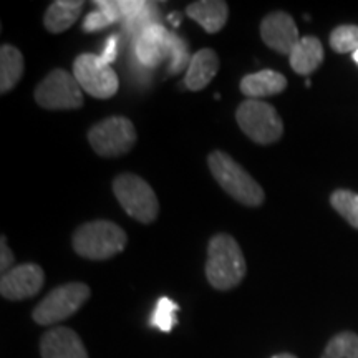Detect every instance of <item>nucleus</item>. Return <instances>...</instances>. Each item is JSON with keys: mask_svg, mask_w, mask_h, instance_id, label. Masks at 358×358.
Instances as JSON below:
<instances>
[{"mask_svg": "<svg viewBox=\"0 0 358 358\" xmlns=\"http://www.w3.org/2000/svg\"><path fill=\"white\" fill-rule=\"evenodd\" d=\"M113 192L128 216L143 224L156 221L159 214V203L153 187L145 179L131 173L118 174L113 181Z\"/></svg>", "mask_w": 358, "mask_h": 358, "instance_id": "obj_4", "label": "nucleus"}, {"mask_svg": "<svg viewBox=\"0 0 358 358\" xmlns=\"http://www.w3.org/2000/svg\"><path fill=\"white\" fill-rule=\"evenodd\" d=\"M35 100L47 110H77L83 106V90L73 73L57 69L38 83Z\"/></svg>", "mask_w": 358, "mask_h": 358, "instance_id": "obj_8", "label": "nucleus"}, {"mask_svg": "<svg viewBox=\"0 0 358 358\" xmlns=\"http://www.w3.org/2000/svg\"><path fill=\"white\" fill-rule=\"evenodd\" d=\"M352 60H353V62H355V64L358 65V50H357V52H353V53H352Z\"/></svg>", "mask_w": 358, "mask_h": 358, "instance_id": "obj_31", "label": "nucleus"}, {"mask_svg": "<svg viewBox=\"0 0 358 358\" xmlns=\"http://www.w3.org/2000/svg\"><path fill=\"white\" fill-rule=\"evenodd\" d=\"M24 75V57L13 45H2L0 48V93L6 95L17 87Z\"/></svg>", "mask_w": 358, "mask_h": 358, "instance_id": "obj_19", "label": "nucleus"}, {"mask_svg": "<svg viewBox=\"0 0 358 358\" xmlns=\"http://www.w3.org/2000/svg\"><path fill=\"white\" fill-rule=\"evenodd\" d=\"M208 164L217 185L237 203L249 208H257L264 203L266 194L261 185L229 155L224 151H213L208 158Z\"/></svg>", "mask_w": 358, "mask_h": 358, "instance_id": "obj_3", "label": "nucleus"}, {"mask_svg": "<svg viewBox=\"0 0 358 358\" xmlns=\"http://www.w3.org/2000/svg\"><path fill=\"white\" fill-rule=\"evenodd\" d=\"M92 295V290L83 282H70L58 285L34 308L32 319L38 325H55L77 313Z\"/></svg>", "mask_w": 358, "mask_h": 358, "instance_id": "obj_6", "label": "nucleus"}, {"mask_svg": "<svg viewBox=\"0 0 358 358\" xmlns=\"http://www.w3.org/2000/svg\"><path fill=\"white\" fill-rule=\"evenodd\" d=\"M158 20H159L158 7H156L155 3L146 2L140 10L134 12L131 17H128L123 24H124V29H127V32L134 34L138 37V35H140L143 30H146L148 27L159 24Z\"/></svg>", "mask_w": 358, "mask_h": 358, "instance_id": "obj_24", "label": "nucleus"}, {"mask_svg": "<svg viewBox=\"0 0 358 358\" xmlns=\"http://www.w3.org/2000/svg\"><path fill=\"white\" fill-rule=\"evenodd\" d=\"M248 272L241 245L229 234L219 232L211 237L208 245L206 277L217 290H231L243 282Z\"/></svg>", "mask_w": 358, "mask_h": 358, "instance_id": "obj_1", "label": "nucleus"}, {"mask_svg": "<svg viewBox=\"0 0 358 358\" xmlns=\"http://www.w3.org/2000/svg\"><path fill=\"white\" fill-rule=\"evenodd\" d=\"M290 66L295 73L310 75L324 62V47L317 37H302L289 55Z\"/></svg>", "mask_w": 358, "mask_h": 358, "instance_id": "obj_17", "label": "nucleus"}, {"mask_svg": "<svg viewBox=\"0 0 358 358\" xmlns=\"http://www.w3.org/2000/svg\"><path fill=\"white\" fill-rule=\"evenodd\" d=\"M169 19H171L174 25L181 24V13H171V15H169Z\"/></svg>", "mask_w": 358, "mask_h": 358, "instance_id": "obj_29", "label": "nucleus"}, {"mask_svg": "<svg viewBox=\"0 0 358 358\" xmlns=\"http://www.w3.org/2000/svg\"><path fill=\"white\" fill-rule=\"evenodd\" d=\"M189 19L203 27L208 34H217L226 25L229 17V8L222 0H199L186 7Z\"/></svg>", "mask_w": 358, "mask_h": 358, "instance_id": "obj_16", "label": "nucleus"}, {"mask_svg": "<svg viewBox=\"0 0 358 358\" xmlns=\"http://www.w3.org/2000/svg\"><path fill=\"white\" fill-rule=\"evenodd\" d=\"M322 358H358V335L342 332L330 340Z\"/></svg>", "mask_w": 358, "mask_h": 358, "instance_id": "obj_21", "label": "nucleus"}, {"mask_svg": "<svg viewBox=\"0 0 358 358\" xmlns=\"http://www.w3.org/2000/svg\"><path fill=\"white\" fill-rule=\"evenodd\" d=\"M169 66L168 73L176 75L182 73V71L187 70V66L191 64V55L189 50H187V43L182 37H179L178 34H174L169 30Z\"/></svg>", "mask_w": 358, "mask_h": 358, "instance_id": "obj_22", "label": "nucleus"}, {"mask_svg": "<svg viewBox=\"0 0 358 358\" xmlns=\"http://www.w3.org/2000/svg\"><path fill=\"white\" fill-rule=\"evenodd\" d=\"M261 37L268 48L287 57L302 38L299 35L294 19L285 12H272L267 17H264L261 24Z\"/></svg>", "mask_w": 358, "mask_h": 358, "instance_id": "obj_11", "label": "nucleus"}, {"mask_svg": "<svg viewBox=\"0 0 358 358\" xmlns=\"http://www.w3.org/2000/svg\"><path fill=\"white\" fill-rule=\"evenodd\" d=\"M116 24V19L105 8H96V10L90 12L83 20V30L88 34L98 32V30L106 29V27Z\"/></svg>", "mask_w": 358, "mask_h": 358, "instance_id": "obj_26", "label": "nucleus"}, {"mask_svg": "<svg viewBox=\"0 0 358 358\" xmlns=\"http://www.w3.org/2000/svg\"><path fill=\"white\" fill-rule=\"evenodd\" d=\"M13 259L15 257H13V252L7 245V237L2 236V239H0V271H2V274H7L10 271Z\"/></svg>", "mask_w": 358, "mask_h": 358, "instance_id": "obj_28", "label": "nucleus"}, {"mask_svg": "<svg viewBox=\"0 0 358 358\" xmlns=\"http://www.w3.org/2000/svg\"><path fill=\"white\" fill-rule=\"evenodd\" d=\"M330 204L352 227L358 229V194L348 189H337L330 196Z\"/></svg>", "mask_w": 358, "mask_h": 358, "instance_id": "obj_20", "label": "nucleus"}, {"mask_svg": "<svg viewBox=\"0 0 358 358\" xmlns=\"http://www.w3.org/2000/svg\"><path fill=\"white\" fill-rule=\"evenodd\" d=\"M45 272L38 264H20L12 267L0 279V294L7 301H25L37 295L43 287Z\"/></svg>", "mask_w": 358, "mask_h": 358, "instance_id": "obj_10", "label": "nucleus"}, {"mask_svg": "<svg viewBox=\"0 0 358 358\" xmlns=\"http://www.w3.org/2000/svg\"><path fill=\"white\" fill-rule=\"evenodd\" d=\"M271 358H297V357L292 355V353H277V355L271 357Z\"/></svg>", "mask_w": 358, "mask_h": 358, "instance_id": "obj_30", "label": "nucleus"}, {"mask_svg": "<svg viewBox=\"0 0 358 358\" xmlns=\"http://www.w3.org/2000/svg\"><path fill=\"white\" fill-rule=\"evenodd\" d=\"M73 77L83 92L98 100H108L116 95L120 80L113 66L103 65L100 57L93 53L78 55L73 62Z\"/></svg>", "mask_w": 358, "mask_h": 358, "instance_id": "obj_9", "label": "nucleus"}, {"mask_svg": "<svg viewBox=\"0 0 358 358\" xmlns=\"http://www.w3.org/2000/svg\"><path fill=\"white\" fill-rule=\"evenodd\" d=\"M178 310L179 306L176 302H173L169 297H161L158 303H156L153 315H151V325L161 330V332H171L173 327L178 324Z\"/></svg>", "mask_w": 358, "mask_h": 358, "instance_id": "obj_23", "label": "nucleus"}, {"mask_svg": "<svg viewBox=\"0 0 358 358\" xmlns=\"http://www.w3.org/2000/svg\"><path fill=\"white\" fill-rule=\"evenodd\" d=\"M127 232L118 224L105 221V219L82 224L71 239L75 252L90 261L111 259L127 248Z\"/></svg>", "mask_w": 358, "mask_h": 358, "instance_id": "obj_2", "label": "nucleus"}, {"mask_svg": "<svg viewBox=\"0 0 358 358\" xmlns=\"http://www.w3.org/2000/svg\"><path fill=\"white\" fill-rule=\"evenodd\" d=\"M330 47L337 53L358 50V25H340L330 34Z\"/></svg>", "mask_w": 358, "mask_h": 358, "instance_id": "obj_25", "label": "nucleus"}, {"mask_svg": "<svg viewBox=\"0 0 358 358\" xmlns=\"http://www.w3.org/2000/svg\"><path fill=\"white\" fill-rule=\"evenodd\" d=\"M169 30L164 25L156 24L148 27L134 40V55L146 69H155L169 58Z\"/></svg>", "mask_w": 358, "mask_h": 358, "instance_id": "obj_12", "label": "nucleus"}, {"mask_svg": "<svg viewBox=\"0 0 358 358\" xmlns=\"http://www.w3.org/2000/svg\"><path fill=\"white\" fill-rule=\"evenodd\" d=\"M93 151L103 158H115L128 153L136 143V129L127 116H110L88 131Z\"/></svg>", "mask_w": 358, "mask_h": 358, "instance_id": "obj_7", "label": "nucleus"}, {"mask_svg": "<svg viewBox=\"0 0 358 358\" xmlns=\"http://www.w3.org/2000/svg\"><path fill=\"white\" fill-rule=\"evenodd\" d=\"M85 3L82 0H57L47 8L43 17L45 29L50 34H62L69 30L82 15Z\"/></svg>", "mask_w": 358, "mask_h": 358, "instance_id": "obj_18", "label": "nucleus"}, {"mask_svg": "<svg viewBox=\"0 0 358 358\" xmlns=\"http://www.w3.org/2000/svg\"><path fill=\"white\" fill-rule=\"evenodd\" d=\"M287 88V78L275 70H261L241 80V92L249 100L274 96Z\"/></svg>", "mask_w": 358, "mask_h": 358, "instance_id": "obj_15", "label": "nucleus"}, {"mask_svg": "<svg viewBox=\"0 0 358 358\" xmlns=\"http://www.w3.org/2000/svg\"><path fill=\"white\" fill-rule=\"evenodd\" d=\"M219 71V57L213 48H201L192 55L185 75V87L191 92H201L211 83Z\"/></svg>", "mask_w": 358, "mask_h": 358, "instance_id": "obj_14", "label": "nucleus"}, {"mask_svg": "<svg viewBox=\"0 0 358 358\" xmlns=\"http://www.w3.org/2000/svg\"><path fill=\"white\" fill-rule=\"evenodd\" d=\"M40 353L42 358H88L82 338L69 327H55L43 334Z\"/></svg>", "mask_w": 358, "mask_h": 358, "instance_id": "obj_13", "label": "nucleus"}, {"mask_svg": "<svg viewBox=\"0 0 358 358\" xmlns=\"http://www.w3.org/2000/svg\"><path fill=\"white\" fill-rule=\"evenodd\" d=\"M118 43H120V35H110L108 40H106L105 48L100 53V62L103 65L111 66V64L116 60V55H118Z\"/></svg>", "mask_w": 358, "mask_h": 358, "instance_id": "obj_27", "label": "nucleus"}, {"mask_svg": "<svg viewBox=\"0 0 358 358\" xmlns=\"http://www.w3.org/2000/svg\"><path fill=\"white\" fill-rule=\"evenodd\" d=\"M236 120L245 136L257 145H272L284 134V123L272 105L262 100H245L237 106Z\"/></svg>", "mask_w": 358, "mask_h": 358, "instance_id": "obj_5", "label": "nucleus"}]
</instances>
